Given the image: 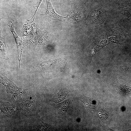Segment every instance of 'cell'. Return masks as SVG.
<instances>
[{"label":"cell","mask_w":131,"mask_h":131,"mask_svg":"<svg viewBox=\"0 0 131 131\" xmlns=\"http://www.w3.org/2000/svg\"><path fill=\"white\" fill-rule=\"evenodd\" d=\"M29 93L21 101L20 107L22 111L27 115L33 114L38 110V104L34 95H30Z\"/></svg>","instance_id":"6da1fadb"},{"label":"cell","mask_w":131,"mask_h":131,"mask_svg":"<svg viewBox=\"0 0 131 131\" xmlns=\"http://www.w3.org/2000/svg\"><path fill=\"white\" fill-rule=\"evenodd\" d=\"M47 3V8L45 14H41L46 20L50 21L57 20L63 22L67 21L69 19L68 15L66 16H63L58 14L56 12L50 0H45Z\"/></svg>","instance_id":"7a4b0ae2"},{"label":"cell","mask_w":131,"mask_h":131,"mask_svg":"<svg viewBox=\"0 0 131 131\" xmlns=\"http://www.w3.org/2000/svg\"><path fill=\"white\" fill-rule=\"evenodd\" d=\"M0 118H6L13 115L18 110L14 104L10 102H0Z\"/></svg>","instance_id":"3957f363"},{"label":"cell","mask_w":131,"mask_h":131,"mask_svg":"<svg viewBox=\"0 0 131 131\" xmlns=\"http://www.w3.org/2000/svg\"><path fill=\"white\" fill-rule=\"evenodd\" d=\"M70 103V100L67 99L57 104L55 110L56 115L59 117L65 118Z\"/></svg>","instance_id":"277c9868"},{"label":"cell","mask_w":131,"mask_h":131,"mask_svg":"<svg viewBox=\"0 0 131 131\" xmlns=\"http://www.w3.org/2000/svg\"><path fill=\"white\" fill-rule=\"evenodd\" d=\"M28 89L20 88L19 87L12 94L10 102L15 104L16 102H21L28 93Z\"/></svg>","instance_id":"5b68a950"},{"label":"cell","mask_w":131,"mask_h":131,"mask_svg":"<svg viewBox=\"0 0 131 131\" xmlns=\"http://www.w3.org/2000/svg\"><path fill=\"white\" fill-rule=\"evenodd\" d=\"M77 99L83 102L87 108L91 110H94L96 103L95 101L90 98L82 95L78 97Z\"/></svg>","instance_id":"8992f818"},{"label":"cell","mask_w":131,"mask_h":131,"mask_svg":"<svg viewBox=\"0 0 131 131\" xmlns=\"http://www.w3.org/2000/svg\"><path fill=\"white\" fill-rule=\"evenodd\" d=\"M51 125V124L45 123L40 119H38L35 121L33 123V131H46Z\"/></svg>","instance_id":"52a82bcc"},{"label":"cell","mask_w":131,"mask_h":131,"mask_svg":"<svg viewBox=\"0 0 131 131\" xmlns=\"http://www.w3.org/2000/svg\"><path fill=\"white\" fill-rule=\"evenodd\" d=\"M69 92L65 89H61L56 94L53 98V101L57 104L66 99V98Z\"/></svg>","instance_id":"ba28073f"},{"label":"cell","mask_w":131,"mask_h":131,"mask_svg":"<svg viewBox=\"0 0 131 131\" xmlns=\"http://www.w3.org/2000/svg\"><path fill=\"white\" fill-rule=\"evenodd\" d=\"M101 127L102 130L105 131H114V130L110 128L107 125H101Z\"/></svg>","instance_id":"9c48e42d"}]
</instances>
